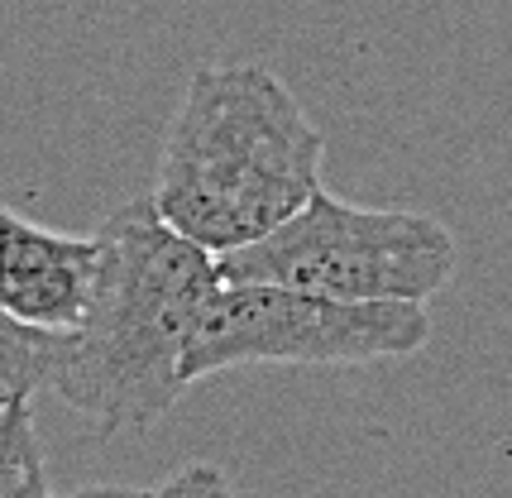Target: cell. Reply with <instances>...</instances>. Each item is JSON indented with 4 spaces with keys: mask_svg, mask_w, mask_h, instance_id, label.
<instances>
[{
    "mask_svg": "<svg viewBox=\"0 0 512 498\" xmlns=\"http://www.w3.org/2000/svg\"><path fill=\"white\" fill-rule=\"evenodd\" d=\"M326 139L264 63L187 77L149 202L216 259L283 226L321 187Z\"/></svg>",
    "mask_w": 512,
    "mask_h": 498,
    "instance_id": "7a4b0ae2",
    "label": "cell"
},
{
    "mask_svg": "<svg viewBox=\"0 0 512 498\" xmlns=\"http://www.w3.org/2000/svg\"><path fill=\"white\" fill-rule=\"evenodd\" d=\"M15 408H20V403H15ZM5 412H10V408H5V403H0V417H5Z\"/></svg>",
    "mask_w": 512,
    "mask_h": 498,
    "instance_id": "9c48e42d",
    "label": "cell"
},
{
    "mask_svg": "<svg viewBox=\"0 0 512 498\" xmlns=\"http://www.w3.org/2000/svg\"><path fill=\"white\" fill-rule=\"evenodd\" d=\"M96 264V235H58L0 206V307L10 317L44 331H77L96 288Z\"/></svg>",
    "mask_w": 512,
    "mask_h": 498,
    "instance_id": "5b68a950",
    "label": "cell"
},
{
    "mask_svg": "<svg viewBox=\"0 0 512 498\" xmlns=\"http://www.w3.org/2000/svg\"><path fill=\"white\" fill-rule=\"evenodd\" d=\"M149 498H235V489L216 465H187L168 484H158Z\"/></svg>",
    "mask_w": 512,
    "mask_h": 498,
    "instance_id": "52a82bcc",
    "label": "cell"
},
{
    "mask_svg": "<svg viewBox=\"0 0 512 498\" xmlns=\"http://www.w3.org/2000/svg\"><path fill=\"white\" fill-rule=\"evenodd\" d=\"M96 245V288L67 331L53 393L101 431H139L182 398V355L225 278L216 254L168 226L149 197L106 216Z\"/></svg>",
    "mask_w": 512,
    "mask_h": 498,
    "instance_id": "6da1fadb",
    "label": "cell"
},
{
    "mask_svg": "<svg viewBox=\"0 0 512 498\" xmlns=\"http://www.w3.org/2000/svg\"><path fill=\"white\" fill-rule=\"evenodd\" d=\"M63 498H149V489H125V484H91V489H77V494Z\"/></svg>",
    "mask_w": 512,
    "mask_h": 498,
    "instance_id": "ba28073f",
    "label": "cell"
},
{
    "mask_svg": "<svg viewBox=\"0 0 512 498\" xmlns=\"http://www.w3.org/2000/svg\"><path fill=\"white\" fill-rule=\"evenodd\" d=\"M431 340L426 302H335L278 283H230L206 302L182 355V384L240 364H369Z\"/></svg>",
    "mask_w": 512,
    "mask_h": 498,
    "instance_id": "277c9868",
    "label": "cell"
},
{
    "mask_svg": "<svg viewBox=\"0 0 512 498\" xmlns=\"http://www.w3.org/2000/svg\"><path fill=\"white\" fill-rule=\"evenodd\" d=\"M230 283L335 302H431L455 278V235L422 211H374L316 187L283 226L216 259Z\"/></svg>",
    "mask_w": 512,
    "mask_h": 498,
    "instance_id": "3957f363",
    "label": "cell"
},
{
    "mask_svg": "<svg viewBox=\"0 0 512 498\" xmlns=\"http://www.w3.org/2000/svg\"><path fill=\"white\" fill-rule=\"evenodd\" d=\"M0 498H53L29 403L0 417Z\"/></svg>",
    "mask_w": 512,
    "mask_h": 498,
    "instance_id": "8992f818",
    "label": "cell"
}]
</instances>
